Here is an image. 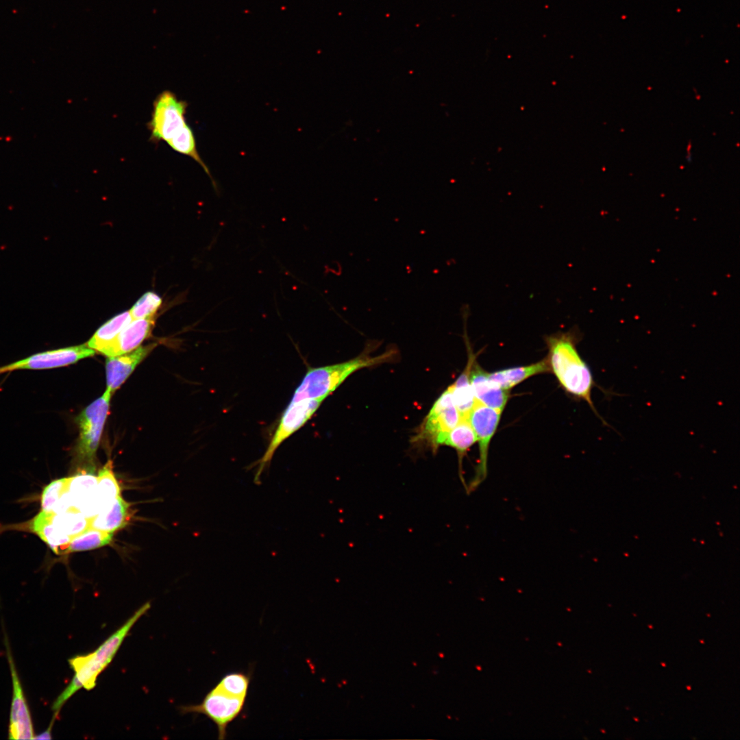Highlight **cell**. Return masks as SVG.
Instances as JSON below:
<instances>
[{
	"label": "cell",
	"instance_id": "30bf717a",
	"mask_svg": "<svg viewBox=\"0 0 740 740\" xmlns=\"http://www.w3.org/2000/svg\"><path fill=\"white\" fill-rule=\"evenodd\" d=\"M94 354L95 350L86 345L45 351L0 367V374L21 369L41 370L64 367Z\"/></svg>",
	"mask_w": 740,
	"mask_h": 740
},
{
	"label": "cell",
	"instance_id": "4316f807",
	"mask_svg": "<svg viewBox=\"0 0 740 740\" xmlns=\"http://www.w3.org/2000/svg\"><path fill=\"white\" fill-rule=\"evenodd\" d=\"M160 297L152 291L145 293L130 310L132 319L153 317L161 305Z\"/></svg>",
	"mask_w": 740,
	"mask_h": 740
},
{
	"label": "cell",
	"instance_id": "603a6c76",
	"mask_svg": "<svg viewBox=\"0 0 740 740\" xmlns=\"http://www.w3.org/2000/svg\"><path fill=\"white\" fill-rule=\"evenodd\" d=\"M52 521L59 531L71 540L89 528V517L77 509L58 514L53 513Z\"/></svg>",
	"mask_w": 740,
	"mask_h": 740
},
{
	"label": "cell",
	"instance_id": "e0dca14e",
	"mask_svg": "<svg viewBox=\"0 0 740 740\" xmlns=\"http://www.w3.org/2000/svg\"><path fill=\"white\" fill-rule=\"evenodd\" d=\"M53 513L42 510L32 521V529L56 554L68 553L71 538L59 531L52 521Z\"/></svg>",
	"mask_w": 740,
	"mask_h": 740
},
{
	"label": "cell",
	"instance_id": "8fae6325",
	"mask_svg": "<svg viewBox=\"0 0 740 740\" xmlns=\"http://www.w3.org/2000/svg\"><path fill=\"white\" fill-rule=\"evenodd\" d=\"M5 641L12 680V698L8 738L10 739H34V727L29 708L14 665L8 641L6 639Z\"/></svg>",
	"mask_w": 740,
	"mask_h": 740
},
{
	"label": "cell",
	"instance_id": "ffe728a7",
	"mask_svg": "<svg viewBox=\"0 0 740 740\" xmlns=\"http://www.w3.org/2000/svg\"><path fill=\"white\" fill-rule=\"evenodd\" d=\"M97 479V500L99 513L121 495V488L114 474L111 460H108L99 471Z\"/></svg>",
	"mask_w": 740,
	"mask_h": 740
},
{
	"label": "cell",
	"instance_id": "52a82bcc",
	"mask_svg": "<svg viewBox=\"0 0 740 740\" xmlns=\"http://www.w3.org/2000/svg\"><path fill=\"white\" fill-rule=\"evenodd\" d=\"M461 419L454 401L452 386H449L434 403L415 440L426 441L436 450L441 445L445 435Z\"/></svg>",
	"mask_w": 740,
	"mask_h": 740
},
{
	"label": "cell",
	"instance_id": "d4e9b609",
	"mask_svg": "<svg viewBox=\"0 0 740 740\" xmlns=\"http://www.w3.org/2000/svg\"><path fill=\"white\" fill-rule=\"evenodd\" d=\"M249 684L250 676L248 674L231 672L224 675L215 686L229 695L247 698Z\"/></svg>",
	"mask_w": 740,
	"mask_h": 740
},
{
	"label": "cell",
	"instance_id": "cb8c5ba5",
	"mask_svg": "<svg viewBox=\"0 0 740 740\" xmlns=\"http://www.w3.org/2000/svg\"><path fill=\"white\" fill-rule=\"evenodd\" d=\"M112 536L113 533L88 528L72 539L67 552L90 550L105 546L111 542Z\"/></svg>",
	"mask_w": 740,
	"mask_h": 740
},
{
	"label": "cell",
	"instance_id": "277c9868",
	"mask_svg": "<svg viewBox=\"0 0 740 740\" xmlns=\"http://www.w3.org/2000/svg\"><path fill=\"white\" fill-rule=\"evenodd\" d=\"M187 103L171 90L159 93L153 103L151 119L147 126L150 140L166 143L185 133L190 127L186 119Z\"/></svg>",
	"mask_w": 740,
	"mask_h": 740
},
{
	"label": "cell",
	"instance_id": "5bb4252c",
	"mask_svg": "<svg viewBox=\"0 0 740 740\" xmlns=\"http://www.w3.org/2000/svg\"><path fill=\"white\" fill-rule=\"evenodd\" d=\"M155 344L139 347L134 352L106 360V391L112 395L125 382L135 367L153 349Z\"/></svg>",
	"mask_w": 740,
	"mask_h": 740
},
{
	"label": "cell",
	"instance_id": "44dd1931",
	"mask_svg": "<svg viewBox=\"0 0 740 740\" xmlns=\"http://www.w3.org/2000/svg\"><path fill=\"white\" fill-rule=\"evenodd\" d=\"M473 360L471 358L469 361L464 371L459 375L456 382L451 385L454 401L462 419H468L469 412L476 402L469 381V373Z\"/></svg>",
	"mask_w": 740,
	"mask_h": 740
},
{
	"label": "cell",
	"instance_id": "3957f363",
	"mask_svg": "<svg viewBox=\"0 0 740 740\" xmlns=\"http://www.w3.org/2000/svg\"><path fill=\"white\" fill-rule=\"evenodd\" d=\"M397 354V350L393 348L379 355L371 356L367 348L359 356L346 362L309 368L295 389L291 401L317 398L325 399L354 372L393 361Z\"/></svg>",
	"mask_w": 740,
	"mask_h": 740
},
{
	"label": "cell",
	"instance_id": "ac0fdd59",
	"mask_svg": "<svg viewBox=\"0 0 740 740\" xmlns=\"http://www.w3.org/2000/svg\"><path fill=\"white\" fill-rule=\"evenodd\" d=\"M550 371L547 358L527 366L517 367L489 373L490 378L501 388L508 391L527 378Z\"/></svg>",
	"mask_w": 740,
	"mask_h": 740
},
{
	"label": "cell",
	"instance_id": "7402d4cb",
	"mask_svg": "<svg viewBox=\"0 0 740 740\" xmlns=\"http://www.w3.org/2000/svg\"><path fill=\"white\" fill-rule=\"evenodd\" d=\"M476 441V436L468 419H461L459 423L445 435L441 445L454 448L462 458Z\"/></svg>",
	"mask_w": 740,
	"mask_h": 740
},
{
	"label": "cell",
	"instance_id": "8992f818",
	"mask_svg": "<svg viewBox=\"0 0 740 740\" xmlns=\"http://www.w3.org/2000/svg\"><path fill=\"white\" fill-rule=\"evenodd\" d=\"M246 698L229 695L214 686L198 704L183 706L182 713L202 714L217 726L218 739L226 738L227 728L243 711Z\"/></svg>",
	"mask_w": 740,
	"mask_h": 740
},
{
	"label": "cell",
	"instance_id": "484cf974",
	"mask_svg": "<svg viewBox=\"0 0 740 740\" xmlns=\"http://www.w3.org/2000/svg\"><path fill=\"white\" fill-rule=\"evenodd\" d=\"M69 478L56 480L44 489L41 496L42 510L55 513L63 495L68 491Z\"/></svg>",
	"mask_w": 740,
	"mask_h": 740
},
{
	"label": "cell",
	"instance_id": "2e32d148",
	"mask_svg": "<svg viewBox=\"0 0 740 740\" xmlns=\"http://www.w3.org/2000/svg\"><path fill=\"white\" fill-rule=\"evenodd\" d=\"M130 504L119 495L106 509L89 517V528L113 533L125 527L130 518Z\"/></svg>",
	"mask_w": 740,
	"mask_h": 740
},
{
	"label": "cell",
	"instance_id": "5b68a950",
	"mask_svg": "<svg viewBox=\"0 0 740 740\" xmlns=\"http://www.w3.org/2000/svg\"><path fill=\"white\" fill-rule=\"evenodd\" d=\"M324 399H303L291 401L283 412L269 445L263 456L250 467H256L254 482L260 483V478L269 467L273 456L280 445L301 428L315 413Z\"/></svg>",
	"mask_w": 740,
	"mask_h": 740
},
{
	"label": "cell",
	"instance_id": "83f0119b",
	"mask_svg": "<svg viewBox=\"0 0 740 740\" xmlns=\"http://www.w3.org/2000/svg\"><path fill=\"white\" fill-rule=\"evenodd\" d=\"M55 721V719H52L47 730L39 734L38 735L34 736V739H51V730Z\"/></svg>",
	"mask_w": 740,
	"mask_h": 740
},
{
	"label": "cell",
	"instance_id": "ba28073f",
	"mask_svg": "<svg viewBox=\"0 0 740 740\" xmlns=\"http://www.w3.org/2000/svg\"><path fill=\"white\" fill-rule=\"evenodd\" d=\"M502 412L476 400L469 412L468 420L479 444L480 460L476 474L467 488L469 491L478 487L486 477L489 447L499 424Z\"/></svg>",
	"mask_w": 740,
	"mask_h": 740
},
{
	"label": "cell",
	"instance_id": "7a4b0ae2",
	"mask_svg": "<svg viewBox=\"0 0 740 740\" xmlns=\"http://www.w3.org/2000/svg\"><path fill=\"white\" fill-rule=\"evenodd\" d=\"M576 334L558 332L545 337L550 368L563 388L587 402L596 412L591 399L594 381L591 371L579 355L576 347Z\"/></svg>",
	"mask_w": 740,
	"mask_h": 740
},
{
	"label": "cell",
	"instance_id": "9c48e42d",
	"mask_svg": "<svg viewBox=\"0 0 740 740\" xmlns=\"http://www.w3.org/2000/svg\"><path fill=\"white\" fill-rule=\"evenodd\" d=\"M111 396L112 394L106 391L77 417L79 429L77 449L82 458L91 459L95 454L108 414Z\"/></svg>",
	"mask_w": 740,
	"mask_h": 740
},
{
	"label": "cell",
	"instance_id": "6da1fadb",
	"mask_svg": "<svg viewBox=\"0 0 740 740\" xmlns=\"http://www.w3.org/2000/svg\"><path fill=\"white\" fill-rule=\"evenodd\" d=\"M150 606L149 602L143 605L93 652L76 655L68 660L70 667L74 671V676L53 702L51 706L53 717H58L64 704L79 689L90 691L95 688L98 676L112 662L132 628L147 613Z\"/></svg>",
	"mask_w": 740,
	"mask_h": 740
},
{
	"label": "cell",
	"instance_id": "9a60e30c",
	"mask_svg": "<svg viewBox=\"0 0 740 740\" xmlns=\"http://www.w3.org/2000/svg\"><path fill=\"white\" fill-rule=\"evenodd\" d=\"M97 476L90 473H80L69 477L68 491L74 507L86 517L99 513L97 500Z\"/></svg>",
	"mask_w": 740,
	"mask_h": 740
},
{
	"label": "cell",
	"instance_id": "7c38bea8",
	"mask_svg": "<svg viewBox=\"0 0 740 740\" xmlns=\"http://www.w3.org/2000/svg\"><path fill=\"white\" fill-rule=\"evenodd\" d=\"M469 381L476 401L489 407L503 410L509 397L508 391L501 388L474 360L471 364Z\"/></svg>",
	"mask_w": 740,
	"mask_h": 740
},
{
	"label": "cell",
	"instance_id": "4fadbf2b",
	"mask_svg": "<svg viewBox=\"0 0 740 740\" xmlns=\"http://www.w3.org/2000/svg\"><path fill=\"white\" fill-rule=\"evenodd\" d=\"M153 317L132 319L116 338L99 352L108 357L125 354L138 347L151 333Z\"/></svg>",
	"mask_w": 740,
	"mask_h": 740
},
{
	"label": "cell",
	"instance_id": "d6986e66",
	"mask_svg": "<svg viewBox=\"0 0 740 740\" xmlns=\"http://www.w3.org/2000/svg\"><path fill=\"white\" fill-rule=\"evenodd\" d=\"M132 320L130 311L114 317L102 325L87 343L90 348L100 352L111 343Z\"/></svg>",
	"mask_w": 740,
	"mask_h": 740
}]
</instances>
